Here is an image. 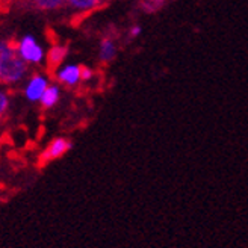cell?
<instances>
[{
	"mask_svg": "<svg viewBox=\"0 0 248 248\" xmlns=\"http://www.w3.org/2000/svg\"><path fill=\"white\" fill-rule=\"evenodd\" d=\"M16 48L21 59L28 65H40L46 59V52L43 46L36 41L33 35H24L16 43Z\"/></svg>",
	"mask_w": 248,
	"mask_h": 248,
	"instance_id": "obj_2",
	"label": "cell"
},
{
	"mask_svg": "<svg viewBox=\"0 0 248 248\" xmlns=\"http://www.w3.org/2000/svg\"><path fill=\"white\" fill-rule=\"evenodd\" d=\"M94 78V71L88 67H82V82H88Z\"/></svg>",
	"mask_w": 248,
	"mask_h": 248,
	"instance_id": "obj_13",
	"label": "cell"
},
{
	"mask_svg": "<svg viewBox=\"0 0 248 248\" xmlns=\"http://www.w3.org/2000/svg\"><path fill=\"white\" fill-rule=\"evenodd\" d=\"M167 0H141V9L147 14H155L159 9H162V6L165 5Z\"/></svg>",
	"mask_w": 248,
	"mask_h": 248,
	"instance_id": "obj_11",
	"label": "cell"
},
{
	"mask_svg": "<svg viewBox=\"0 0 248 248\" xmlns=\"http://www.w3.org/2000/svg\"><path fill=\"white\" fill-rule=\"evenodd\" d=\"M28 2L38 11H55L65 5V0H28Z\"/></svg>",
	"mask_w": 248,
	"mask_h": 248,
	"instance_id": "obj_10",
	"label": "cell"
},
{
	"mask_svg": "<svg viewBox=\"0 0 248 248\" xmlns=\"http://www.w3.org/2000/svg\"><path fill=\"white\" fill-rule=\"evenodd\" d=\"M48 85H50V82H48L47 76H44V74H41V73H35L26 80V83H24L23 94L29 102L36 103V102L41 100V97H43V94L47 90Z\"/></svg>",
	"mask_w": 248,
	"mask_h": 248,
	"instance_id": "obj_3",
	"label": "cell"
},
{
	"mask_svg": "<svg viewBox=\"0 0 248 248\" xmlns=\"http://www.w3.org/2000/svg\"><path fill=\"white\" fill-rule=\"evenodd\" d=\"M141 32H142L141 26H138V24H135V26H132L130 31H129V38H138V36L141 35Z\"/></svg>",
	"mask_w": 248,
	"mask_h": 248,
	"instance_id": "obj_14",
	"label": "cell"
},
{
	"mask_svg": "<svg viewBox=\"0 0 248 248\" xmlns=\"http://www.w3.org/2000/svg\"><path fill=\"white\" fill-rule=\"evenodd\" d=\"M118 46L114 36H103L100 44H98V59L103 64H109L117 58Z\"/></svg>",
	"mask_w": 248,
	"mask_h": 248,
	"instance_id": "obj_7",
	"label": "cell"
},
{
	"mask_svg": "<svg viewBox=\"0 0 248 248\" xmlns=\"http://www.w3.org/2000/svg\"><path fill=\"white\" fill-rule=\"evenodd\" d=\"M70 148H71V141H68L67 138H55L44 148V152L41 155V160L43 162L56 160L64 156L65 153H68Z\"/></svg>",
	"mask_w": 248,
	"mask_h": 248,
	"instance_id": "obj_5",
	"label": "cell"
},
{
	"mask_svg": "<svg viewBox=\"0 0 248 248\" xmlns=\"http://www.w3.org/2000/svg\"><path fill=\"white\" fill-rule=\"evenodd\" d=\"M106 0H65V6L74 14H90V12L102 8Z\"/></svg>",
	"mask_w": 248,
	"mask_h": 248,
	"instance_id": "obj_6",
	"label": "cell"
},
{
	"mask_svg": "<svg viewBox=\"0 0 248 248\" xmlns=\"http://www.w3.org/2000/svg\"><path fill=\"white\" fill-rule=\"evenodd\" d=\"M61 100V90L58 85H48L47 90L44 91L43 97H41V106L46 109H52L58 105V102Z\"/></svg>",
	"mask_w": 248,
	"mask_h": 248,
	"instance_id": "obj_9",
	"label": "cell"
},
{
	"mask_svg": "<svg viewBox=\"0 0 248 248\" xmlns=\"http://www.w3.org/2000/svg\"><path fill=\"white\" fill-rule=\"evenodd\" d=\"M29 65L18 55L16 44L0 40V85L16 86L26 79Z\"/></svg>",
	"mask_w": 248,
	"mask_h": 248,
	"instance_id": "obj_1",
	"label": "cell"
},
{
	"mask_svg": "<svg viewBox=\"0 0 248 248\" xmlns=\"http://www.w3.org/2000/svg\"><path fill=\"white\" fill-rule=\"evenodd\" d=\"M9 109V94L0 88V118H2Z\"/></svg>",
	"mask_w": 248,
	"mask_h": 248,
	"instance_id": "obj_12",
	"label": "cell"
},
{
	"mask_svg": "<svg viewBox=\"0 0 248 248\" xmlns=\"http://www.w3.org/2000/svg\"><path fill=\"white\" fill-rule=\"evenodd\" d=\"M53 76L58 83L67 86V88H74L82 82V67L76 64L61 65L53 71Z\"/></svg>",
	"mask_w": 248,
	"mask_h": 248,
	"instance_id": "obj_4",
	"label": "cell"
},
{
	"mask_svg": "<svg viewBox=\"0 0 248 248\" xmlns=\"http://www.w3.org/2000/svg\"><path fill=\"white\" fill-rule=\"evenodd\" d=\"M68 55V47L62 44H53L48 52L46 53V61H47V68L50 71H55L58 67L62 65V62L65 61Z\"/></svg>",
	"mask_w": 248,
	"mask_h": 248,
	"instance_id": "obj_8",
	"label": "cell"
}]
</instances>
